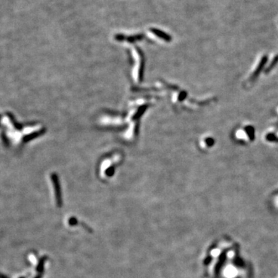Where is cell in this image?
<instances>
[{
  "label": "cell",
  "mask_w": 278,
  "mask_h": 278,
  "mask_svg": "<svg viewBox=\"0 0 278 278\" xmlns=\"http://www.w3.org/2000/svg\"><path fill=\"white\" fill-rule=\"evenodd\" d=\"M264 63H265V58L263 59L262 61H261V63H260V64H259V66H258L257 69H256V70H255V72L253 74V75H252L251 78H250V79H251V81H253V80H254V79L256 78V77H257L258 74H259V73L260 72L261 69H262V66H263Z\"/></svg>",
  "instance_id": "1"
},
{
  "label": "cell",
  "mask_w": 278,
  "mask_h": 278,
  "mask_svg": "<svg viewBox=\"0 0 278 278\" xmlns=\"http://www.w3.org/2000/svg\"><path fill=\"white\" fill-rule=\"evenodd\" d=\"M7 115L9 116V119H10L11 120V121L12 122V124H14V126H15V128H17V129H20V128H22V126L21 125H19V124L18 123H17L16 121H15V119H14V117H13V115H12V114H10V113H8L7 114Z\"/></svg>",
  "instance_id": "2"
},
{
  "label": "cell",
  "mask_w": 278,
  "mask_h": 278,
  "mask_svg": "<svg viewBox=\"0 0 278 278\" xmlns=\"http://www.w3.org/2000/svg\"><path fill=\"white\" fill-rule=\"evenodd\" d=\"M2 137L3 142H4L5 145H9V141H8V139H7V137H6V136L4 134H2Z\"/></svg>",
  "instance_id": "3"
},
{
  "label": "cell",
  "mask_w": 278,
  "mask_h": 278,
  "mask_svg": "<svg viewBox=\"0 0 278 278\" xmlns=\"http://www.w3.org/2000/svg\"><path fill=\"white\" fill-rule=\"evenodd\" d=\"M21 278H24V277H21Z\"/></svg>",
  "instance_id": "4"
}]
</instances>
